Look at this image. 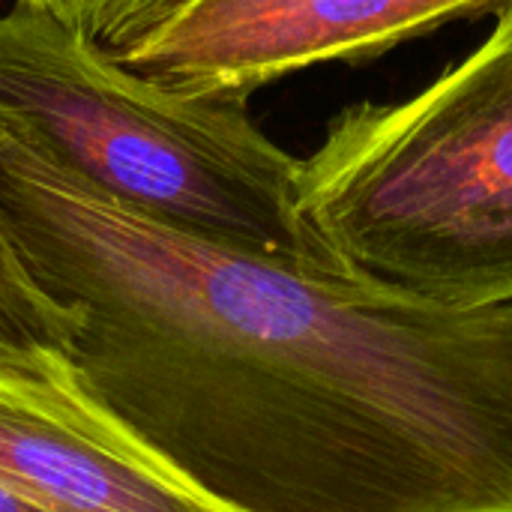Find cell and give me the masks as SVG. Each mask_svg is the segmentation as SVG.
Here are the masks:
<instances>
[{
    "instance_id": "obj_4",
    "label": "cell",
    "mask_w": 512,
    "mask_h": 512,
    "mask_svg": "<svg viewBox=\"0 0 512 512\" xmlns=\"http://www.w3.org/2000/svg\"><path fill=\"white\" fill-rule=\"evenodd\" d=\"M510 0H180L114 51L123 69L189 96L246 99L324 60L381 54Z\"/></svg>"
},
{
    "instance_id": "obj_3",
    "label": "cell",
    "mask_w": 512,
    "mask_h": 512,
    "mask_svg": "<svg viewBox=\"0 0 512 512\" xmlns=\"http://www.w3.org/2000/svg\"><path fill=\"white\" fill-rule=\"evenodd\" d=\"M300 201L366 279L450 309L512 306V0L417 96L342 111L303 159Z\"/></svg>"
},
{
    "instance_id": "obj_1",
    "label": "cell",
    "mask_w": 512,
    "mask_h": 512,
    "mask_svg": "<svg viewBox=\"0 0 512 512\" xmlns=\"http://www.w3.org/2000/svg\"><path fill=\"white\" fill-rule=\"evenodd\" d=\"M78 387L225 512H512V306L450 309L147 219L0 135Z\"/></svg>"
},
{
    "instance_id": "obj_2",
    "label": "cell",
    "mask_w": 512,
    "mask_h": 512,
    "mask_svg": "<svg viewBox=\"0 0 512 512\" xmlns=\"http://www.w3.org/2000/svg\"><path fill=\"white\" fill-rule=\"evenodd\" d=\"M0 135L177 231L321 276H360L303 213V162L252 123L246 99L135 75L27 0L0 12Z\"/></svg>"
},
{
    "instance_id": "obj_7",
    "label": "cell",
    "mask_w": 512,
    "mask_h": 512,
    "mask_svg": "<svg viewBox=\"0 0 512 512\" xmlns=\"http://www.w3.org/2000/svg\"><path fill=\"white\" fill-rule=\"evenodd\" d=\"M180 0H84L81 33L102 51H114Z\"/></svg>"
},
{
    "instance_id": "obj_8",
    "label": "cell",
    "mask_w": 512,
    "mask_h": 512,
    "mask_svg": "<svg viewBox=\"0 0 512 512\" xmlns=\"http://www.w3.org/2000/svg\"><path fill=\"white\" fill-rule=\"evenodd\" d=\"M27 3L39 6V9H45V12L57 15L60 21H66V24H72V27H78V30H81L84 0H27Z\"/></svg>"
},
{
    "instance_id": "obj_9",
    "label": "cell",
    "mask_w": 512,
    "mask_h": 512,
    "mask_svg": "<svg viewBox=\"0 0 512 512\" xmlns=\"http://www.w3.org/2000/svg\"><path fill=\"white\" fill-rule=\"evenodd\" d=\"M0 512H51V510H45V507H39V504H33V501H27V498H21V495H15V492H9V489H3V486H0Z\"/></svg>"
},
{
    "instance_id": "obj_5",
    "label": "cell",
    "mask_w": 512,
    "mask_h": 512,
    "mask_svg": "<svg viewBox=\"0 0 512 512\" xmlns=\"http://www.w3.org/2000/svg\"><path fill=\"white\" fill-rule=\"evenodd\" d=\"M0 486L51 512H225L105 414L63 354L0 363Z\"/></svg>"
},
{
    "instance_id": "obj_6",
    "label": "cell",
    "mask_w": 512,
    "mask_h": 512,
    "mask_svg": "<svg viewBox=\"0 0 512 512\" xmlns=\"http://www.w3.org/2000/svg\"><path fill=\"white\" fill-rule=\"evenodd\" d=\"M75 315L27 273L0 213V363L36 366L66 354Z\"/></svg>"
}]
</instances>
